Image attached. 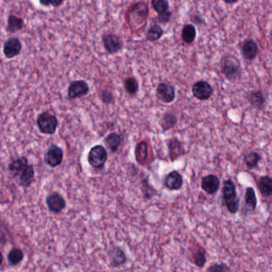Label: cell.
<instances>
[{
    "label": "cell",
    "mask_w": 272,
    "mask_h": 272,
    "mask_svg": "<svg viewBox=\"0 0 272 272\" xmlns=\"http://www.w3.org/2000/svg\"><path fill=\"white\" fill-rule=\"evenodd\" d=\"M148 4L144 2H136L132 5L126 13V18L132 33H137L143 29L148 18Z\"/></svg>",
    "instance_id": "1"
},
{
    "label": "cell",
    "mask_w": 272,
    "mask_h": 272,
    "mask_svg": "<svg viewBox=\"0 0 272 272\" xmlns=\"http://www.w3.org/2000/svg\"><path fill=\"white\" fill-rule=\"evenodd\" d=\"M221 70L223 75L231 82L239 81L242 74L240 63L232 55L223 58L221 63Z\"/></svg>",
    "instance_id": "2"
},
{
    "label": "cell",
    "mask_w": 272,
    "mask_h": 272,
    "mask_svg": "<svg viewBox=\"0 0 272 272\" xmlns=\"http://www.w3.org/2000/svg\"><path fill=\"white\" fill-rule=\"evenodd\" d=\"M222 194L227 211L232 215L237 213L240 208V198L237 195L236 185L232 180H225L224 182Z\"/></svg>",
    "instance_id": "3"
},
{
    "label": "cell",
    "mask_w": 272,
    "mask_h": 272,
    "mask_svg": "<svg viewBox=\"0 0 272 272\" xmlns=\"http://www.w3.org/2000/svg\"><path fill=\"white\" fill-rule=\"evenodd\" d=\"M37 126L41 133L51 135L55 133L59 126V121L54 115L46 111L38 115L37 117Z\"/></svg>",
    "instance_id": "4"
},
{
    "label": "cell",
    "mask_w": 272,
    "mask_h": 272,
    "mask_svg": "<svg viewBox=\"0 0 272 272\" xmlns=\"http://www.w3.org/2000/svg\"><path fill=\"white\" fill-rule=\"evenodd\" d=\"M108 160V154L102 145H95L90 149L88 154V162L90 166L95 169H101L105 166Z\"/></svg>",
    "instance_id": "5"
},
{
    "label": "cell",
    "mask_w": 272,
    "mask_h": 272,
    "mask_svg": "<svg viewBox=\"0 0 272 272\" xmlns=\"http://www.w3.org/2000/svg\"><path fill=\"white\" fill-rule=\"evenodd\" d=\"M103 47L106 52L110 54H117L122 49L123 43L122 39L117 34L113 33H105L101 36Z\"/></svg>",
    "instance_id": "6"
},
{
    "label": "cell",
    "mask_w": 272,
    "mask_h": 272,
    "mask_svg": "<svg viewBox=\"0 0 272 272\" xmlns=\"http://www.w3.org/2000/svg\"><path fill=\"white\" fill-rule=\"evenodd\" d=\"M90 92L89 84L84 80H76L70 82L68 86V98L70 100L85 97Z\"/></svg>",
    "instance_id": "7"
},
{
    "label": "cell",
    "mask_w": 272,
    "mask_h": 272,
    "mask_svg": "<svg viewBox=\"0 0 272 272\" xmlns=\"http://www.w3.org/2000/svg\"><path fill=\"white\" fill-rule=\"evenodd\" d=\"M194 97L200 101H207L213 95V88L208 81L200 80L194 83L192 88Z\"/></svg>",
    "instance_id": "8"
},
{
    "label": "cell",
    "mask_w": 272,
    "mask_h": 272,
    "mask_svg": "<svg viewBox=\"0 0 272 272\" xmlns=\"http://www.w3.org/2000/svg\"><path fill=\"white\" fill-rule=\"evenodd\" d=\"M22 49L23 46L20 39L17 37H12L5 42L2 51L7 59H12L21 54Z\"/></svg>",
    "instance_id": "9"
},
{
    "label": "cell",
    "mask_w": 272,
    "mask_h": 272,
    "mask_svg": "<svg viewBox=\"0 0 272 272\" xmlns=\"http://www.w3.org/2000/svg\"><path fill=\"white\" fill-rule=\"evenodd\" d=\"M157 97L159 101L164 104L172 103L176 98L175 88L171 84L160 82L156 90Z\"/></svg>",
    "instance_id": "10"
},
{
    "label": "cell",
    "mask_w": 272,
    "mask_h": 272,
    "mask_svg": "<svg viewBox=\"0 0 272 272\" xmlns=\"http://www.w3.org/2000/svg\"><path fill=\"white\" fill-rule=\"evenodd\" d=\"M189 261L192 263H193L194 265L200 268H203L205 267V263L207 262L206 259V251L204 247L199 245L196 243V245L192 247L189 250Z\"/></svg>",
    "instance_id": "11"
},
{
    "label": "cell",
    "mask_w": 272,
    "mask_h": 272,
    "mask_svg": "<svg viewBox=\"0 0 272 272\" xmlns=\"http://www.w3.org/2000/svg\"><path fill=\"white\" fill-rule=\"evenodd\" d=\"M63 160V151L60 147L52 144L45 155V162L52 168L59 166Z\"/></svg>",
    "instance_id": "12"
},
{
    "label": "cell",
    "mask_w": 272,
    "mask_h": 272,
    "mask_svg": "<svg viewBox=\"0 0 272 272\" xmlns=\"http://www.w3.org/2000/svg\"><path fill=\"white\" fill-rule=\"evenodd\" d=\"M46 202L49 211L53 213H60L66 206L65 199L61 196V194L58 192L49 194L47 197Z\"/></svg>",
    "instance_id": "13"
},
{
    "label": "cell",
    "mask_w": 272,
    "mask_h": 272,
    "mask_svg": "<svg viewBox=\"0 0 272 272\" xmlns=\"http://www.w3.org/2000/svg\"><path fill=\"white\" fill-rule=\"evenodd\" d=\"M167 147L169 149V156L172 161H175L186 153L182 142L176 137L168 140Z\"/></svg>",
    "instance_id": "14"
},
{
    "label": "cell",
    "mask_w": 272,
    "mask_h": 272,
    "mask_svg": "<svg viewBox=\"0 0 272 272\" xmlns=\"http://www.w3.org/2000/svg\"><path fill=\"white\" fill-rule=\"evenodd\" d=\"M164 183V186L170 191H178L182 188L184 179L179 172L174 170L166 176Z\"/></svg>",
    "instance_id": "15"
},
{
    "label": "cell",
    "mask_w": 272,
    "mask_h": 272,
    "mask_svg": "<svg viewBox=\"0 0 272 272\" xmlns=\"http://www.w3.org/2000/svg\"><path fill=\"white\" fill-rule=\"evenodd\" d=\"M220 187H221V181L216 175L209 174L203 177L201 188L208 195L216 193L220 189Z\"/></svg>",
    "instance_id": "16"
},
{
    "label": "cell",
    "mask_w": 272,
    "mask_h": 272,
    "mask_svg": "<svg viewBox=\"0 0 272 272\" xmlns=\"http://www.w3.org/2000/svg\"><path fill=\"white\" fill-rule=\"evenodd\" d=\"M241 51L243 58L247 61H253L259 53V47L252 39H246L241 46Z\"/></svg>",
    "instance_id": "17"
},
{
    "label": "cell",
    "mask_w": 272,
    "mask_h": 272,
    "mask_svg": "<svg viewBox=\"0 0 272 272\" xmlns=\"http://www.w3.org/2000/svg\"><path fill=\"white\" fill-rule=\"evenodd\" d=\"M247 101H249L253 108L261 111L265 106V97L261 90H253L247 96Z\"/></svg>",
    "instance_id": "18"
},
{
    "label": "cell",
    "mask_w": 272,
    "mask_h": 272,
    "mask_svg": "<svg viewBox=\"0 0 272 272\" xmlns=\"http://www.w3.org/2000/svg\"><path fill=\"white\" fill-rule=\"evenodd\" d=\"M110 258H111V266L112 268L121 267L127 261L126 253L122 248L118 247H112L110 252Z\"/></svg>",
    "instance_id": "19"
},
{
    "label": "cell",
    "mask_w": 272,
    "mask_h": 272,
    "mask_svg": "<svg viewBox=\"0 0 272 272\" xmlns=\"http://www.w3.org/2000/svg\"><path fill=\"white\" fill-rule=\"evenodd\" d=\"M23 18L15 15H10L7 18V32L10 34H16L23 29Z\"/></svg>",
    "instance_id": "20"
},
{
    "label": "cell",
    "mask_w": 272,
    "mask_h": 272,
    "mask_svg": "<svg viewBox=\"0 0 272 272\" xmlns=\"http://www.w3.org/2000/svg\"><path fill=\"white\" fill-rule=\"evenodd\" d=\"M136 160L141 165H144L148 158V144L145 141H142L137 144L135 148Z\"/></svg>",
    "instance_id": "21"
},
{
    "label": "cell",
    "mask_w": 272,
    "mask_h": 272,
    "mask_svg": "<svg viewBox=\"0 0 272 272\" xmlns=\"http://www.w3.org/2000/svg\"><path fill=\"white\" fill-rule=\"evenodd\" d=\"M28 166V160L26 157L18 158L9 164V171L12 173L14 177L18 176Z\"/></svg>",
    "instance_id": "22"
},
{
    "label": "cell",
    "mask_w": 272,
    "mask_h": 272,
    "mask_svg": "<svg viewBox=\"0 0 272 272\" xmlns=\"http://www.w3.org/2000/svg\"><path fill=\"white\" fill-rule=\"evenodd\" d=\"M245 211L251 212L256 210L257 207L256 193L252 187H247L245 191Z\"/></svg>",
    "instance_id": "23"
},
{
    "label": "cell",
    "mask_w": 272,
    "mask_h": 272,
    "mask_svg": "<svg viewBox=\"0 0 272 272\" xmlns=\"http://www.w3.org/2000/svg\"><path fill=\"white\" fill-rule=\"evenodd\" d=\"M257 186L263 196L270 197L272 194V179L269 176H262L258 180Z\"/></svg>",
    "instance_id": "24"
},
{
    "label": "cell",
    "mask_w": 272,
    "mask_h": 272,
    "mask_svg": "<svg viewBox=\"0 0 272 272\" xmlns=\"http://www.w3.org/2000/svg\"><path fill=\"white\" fill-rule=\"evenodd\" d=\"M34 180V167L28 164V166L25 169L24 171L18 176L19 185L24 188H28L32 185Z\"/></svg>",
    "instance_id": "25"
},
{
    "label": "cell",
    "mask_w": 272,
    "mask_h": 272,
    "mask_svg": "<svg viewBox=\"0 0 272 272\" xmlns=\"http://www.w3.org/2000/svg\"><path fill=\"white\" fill-rule=\"evenodd\" d=\"M181 40L186 44H192L196 38V29L192 24H185L180 34Z\"/></svg>",
    "instance_id": "26"
},
{
    "label": "cell",
    "mask_w": 272,
    "mask_h": 272,
    "mask_svg": "<svg viewBox=\"0 0 272 272\" xmlns=\"http://www.w3.org/2000/svg\"><path fill=\"white\" fill-rule=\"evenodd\" d=\"M122 137L119 133H111L105 138L106 146L111 151V153H116L122 144Z\"/></svg>",
    "instance_id": "27"
},
{
    "label": "cell",
    "mask_w": 272,
    "mask_h": 272,
    "mask_svg": "<svg viewBox=\"0 0 272 272\" xmlns=\"http://www.w3.org/2000/svg\"><path fill=\"white\" fill-rule=\"evenodd\" d=\"M160 127H161L162 131L165 133L166 131L174 128L176 125L177 124V117L175 114H173V112H167L162 116L161 120H160Z\"/></svg>",
    "instance_id": "28"
},
{
    "label": "cell",
    "mask_w": 272,
    "mask_h": 272,
    "mask_svg": "<svg viewBox=\"0 0 272 272\" xmlns=\"http://www.w3.org/2000/svg\"><path fill=\"white\" fill-rule=\"evenodd\" d=\"M164 35V30L160 25L154 24L148 28L146 32V39L149 42H156Z\"/></svg>",
    "instance_id": "29"
},
{
    "label": "cell",
    "mask_w": 272,
    "mask_h": 272,
    "mask_svg": "<svg viewBox=\"0 0 272 272\" xmlns=\"http://www.w3.org/2000/svg\"><path fill=\"white\" fill-rule=\"evenodd\" d=\"M261 160V156L259 153L254 151L246 153L243 158V162L246 164V166L249 169H255L258 166L259 161Z\"/></svg>",
    "instance_id": "30"
},
{
    "label": "cell",
    "mask_w": 272,
    "mask_h": 272,
    "mask_svg": "<svg viewBox=\"0 0 272 272\" xmlns=\"http://www.w3.org/2000/svg\"><path fill=\"white\" fill-rule=\"evenodd\" d=\"M124 88L129 96H134L139 90V84L133 77H128L124 81Z\"/></svg>",
    "instance_id": "31"
},
{
    "label": "cell",
    "mask_w": 272,
    "mask_h": 272,
    "mask_svg": "<svg viewBox=\"0 0 272 272\" xmlns=\"http://www.w3.org/2000/svg\"><path fill=\"white\" fill-rule=\"evenodd\" d=\"M23 257H24V255H23L22 250L18 249V248H13L8 253L7 259L11 265L16 266L23 261Z\"/></svg>",
    "instance_id": "32"
},
{
    "label": "cell",
    "mask_w": 272,
    "mask_h": 272,
    "mask_svg": "<svg viewBox=\"0 0 272 272\" xmlns=\"http://www.w3.org/2000/svg\"><path fill=\"white\" fill-rule=\"evenodd\" d=\"M153 9L158 15L169 11V3L168 0H151Z\"/></svg>",
    "instance_id": "33"
},
{
    "label": "cell",
    "mask_w": 272,
    "mask_h": 272,
    "mask_svg": "<svg viewBox=\"0 0 272 272\" xmlns=\"http://www.w3.org/2000/svg\"><path fill=\"white\" fill-rule=\"evenodd\" d=\"M142 192L146 200H149L156 194V190L150 185H148L147 180L142 181Z\"/></svg>",
    "instance_id": "34"
},
{
    "label": "cell",
    "mask_w": 272,
    "mask_h": 272,
    "mask_svg": "<svg viewBox=\"0 0 272 272\" xmlns=\"http://www.w3.org/2000/svg\"><path fill=\"white\" fill-rule=\"evenodd\" d=\"M100 98H101V101L105 104H111L114 100L113 94L108 89H104V90H101Z\"/></svg>",
    "instance_id": "35"
},
{
    "label": "cell",
    "mask_w": 272,
    "mask_h": 272,
    "mask_svg": "<svg viewBox=\"0 0 272 272\" xmlns=\"http://www.w3.org/2000/svg\"><path fill=\"white\" fill-rule=\"evenodd\" d=\"M231 271L229 267L225 263H213L207 269L208 272H227Z\"/></svg>",
    "instance_id": "36"
},
{
    "label": "cell",
    "mask_w": 272,
    "mask_h": 272,
    "mask_svg": "<svg viewBox=\"0 0 272 272\" xmlns=\"http://www.w3.org/2000/svg\"><path fill=\"white\" fill-rule=\"evenodd\" d=\"M65 0H38V2L43 7H52L58 8V7H61L62 5L65 2Z\"/></svg>",
    "instance_id": "37"
},
{
    "label": "cell",
    "mask_w": 272,
    "mask_h": 272,
    "mask_svg": "<svg viewBox=\"0 0 272 272\" xmlns=\"http://www.w3.org/2000/svg\"><path fill=\"white\" fill-rule=\"evenodd\" d=\"M171 17L172 12H169V11H167V12H164V13L158 15V20L159 23H162V24H167L171 19Z\"/></svg>",
    "instance_id": "38"
},
{
    "label": "cell",
    "mask_w": 272,
    "mask_h": 272,
    "mask_svg": "<svg viewBox=\"0 0 272 272\" xmlns=\"http://www.w3.org/2000/svg\"><path fill=\"white\" fill-rule=\"evenodd\" d=\"M7 242V233H6V228L2 227L0 223V243H5Z\"/></svg>",
    "instance_id": "39"
},
{
    "label": "cell",
    "mask_w": 272,
    "mask_h": 272,
    "mask_svg": "<svg viewBox=\"0 0 272 272\" xmlns=\"http://www.w3.org/2000/svg\"><path fill=\"white\" fill-rule=\"evenodd\" d=\"M191 21L192 23L199 25H201L202 23H204L202 18H200V16H197V15H194V16H191Z\"/></svg>",
    "instance_id": "40"
},
{
    "label": "cell",
    "mask_w": 272,
    "mask_h": 272,
    "mask_svg": "<svg viewBox=\"0 0 272 272\" xmlns=\"http://www.w3.org/2000/svg\"><path fill=\"white\" fill-rule=\"evenodd\" d=\"M225 3H227V4H235V3H237V2L240 1V0H223Z\"/></svg>",
    "instance_id": "41"
},
{
    "label": "cell",
    "mask_w": 272,
    "mask_h": 272,
    "mask_svg": "<svg viewBox=\"0 0 272 272\" xmlns=\"http://www.w3.org/2000/svg\"><path fill=\"white\" fill-rule=\"evenodd\" d=\"M2 261H3V256H2V254L0 252V266L2 265Z\"/></svg>",
    "instance_id": "42"
}]
</instances>
